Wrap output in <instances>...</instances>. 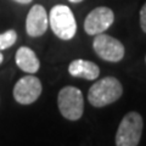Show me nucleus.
<instances>
[{"label":"nucleus","instance_id":"obj_1","mask_svg":"<svg viewBox=\"0 0 146 146\" xmlns=\"http://www.w3.org/2000/svg\"><path fill=\"white\" fill-rule=\"evenodd\" d=\"M123 94L122 83L115 77H105L90 86L88 100L94 107H105L116 102Z\"/></svg>","mask_w":146,"mask_h":146},{"label":"nucleus","instance_id":"obj_2","mask_svg":"<svg viewBox=\"0 0 146 146\" xmlns=\"http://www.w3.org/2000/svg\"><path fill=\"white\" fill-rule=\"evenodd\" d=\"M49 26L54 34L62 40H71L77 33V22L67 5H55L49 13Z\"/></svg>","mask_w":146,"mask_h":146},{"label":"nucleus","instance_id":"obj_3","mask_svg":"<svg viewBox=\"0 0 146 146\" xmlns=\"http://www.w3.org/2000/svg\"><path fill=\"white\" fill-rule=\"evenodd\" d=\"M144 121L140 113L131 111L123 117L116 133V146H138L141 139Z\"/></svg>","mask_w":146,"mask_h":146},{"label":"nucleus","instance_id":"obj_4","mask_svg":"<svg viewBox=\"0 0 146 146\" xmlns=\"http://www.w3.org/2000/svg\"><path fill=\"white\" fill-rule=\"evenodd\" d=\"M57 106L60 113L68 121H78L83 116L84 99L82 91L72 85H67L58 91Z\"/></svg>","mask_w":146,"mask_h":146},{"label":"nucleus","instance_id":"obj_5","mask_svg":"<svg viewBox=\"0 0 146 146\" xmlns=\"http://www.w3.org/2000/svg\"><path fill=\"white\" fill-rule=\"evenodd\" d=\"M93 48L98 56L107 62H119L125 54L124 45L119 40L104 33L95 35Z\"/></svg>","mask_w":146,"mask_h":146},{"label":"nucleus","instance_id":"obj_6","mask_svg":"<svg viewBox=\"0 0 146 146\" xmlns=\"http://www.w3.org/2000/svg\"><path fill=\"white\" fill-rule=\"evenodd\" d=\"M43 91L42 82L33 74L25 76L17 80L13 86V98L21 105H31L35 102Z\"/></svg>","mask_w":146,"mask_h":146},{"label":"nucleus","instance_id":"obj_7","mask_svg":"<svg viewBox=\"0 0 146 146\" xmlns=\"http://www.w3.org/2000/svg\"><path fill=\"white\" fill-rule=\"evenodd\" d=\"M115 21V13L110 7L99 6L91 10L84 21V31L89 35H96L107 31Z\"/></svg>","mask_w":146,"mask_h":146},{"label":"nucleus","instance_id":"obj_8","mask_svg":"<svg viewBox=\"0 0 146 146\" xmlns=\"http://www.w3.org/2000/svg\"><path fill=\"white\" fill-rule=\"evenodd\" d=\"M49 27V16L45 7L36 4L31 7L26 18V32L32 38L42 36Z\"/></svg>","mask_w":146,"mask_h":146},{"label":"nucleus","instance_id":"obj_9","mask_svg":"<svg viewBox=\"0 0 146 146\" xmlns=\"http://www.w3.org/2000/svg\"><path fill=\"white\" fill-rule=\"evenodd\" d=\"M68 72L72 77L83 78L86 80H95L100 76V68L96 63L83 58L73 60L68 66Z\"/></svg>","mask_w":146,"mask_h":146},{"label":"nucleus","instance_id":"obj_10","mask_svg":"<svg viewBox=\"0 0 146 146\" xmlns=\"http://www.w3.org/2000/svg\"><path fill=\"white\" fill-rule=\"evenodd\" d=\"M16 65L26 73H36L40 68V61L35 52L28 46H21L15 55Z\"/></svg>","mask_w":146,"mask_h":146},{"label":"nucleus","instance_id":"obj_11","mask_svg":"<svg viewBox=\"0 0 146 146\" xmlns=\"http://www.w3.org/2000/svg\"><path fill=\"white\" fill-rule=\"evenodd\" d=\"M17 40V33L15 29H9L0 34V51L11 48Z\"/></svg>","mask_w":146,"mask_h":146},{"label":"nucleus","instance_id":"obj_12","mask_svg":"<svg viewBox=\"0 0 146 146\" xmlns=\"http://www.w3.org/2000/svg\"><path fill=\"white\" fill-rule=\"evenodd\" d=\"M140 27L146 33V3L140 10Z\"/></svg>","mask_w":146,"mask_h":146},{"label":"nucleus","instance_id":"obj_13","mask_svg":"<svg viewBox=\"0 0 146 146\" xmlns=\"http://www.w3.org/2000/svg\"><path fill=\"white\" fill-rule=\"evenodd\" d=\"M15 3H18V4H22V5H27V4L32 3L33 0H13Z\"/></svg>","mask_w":146,"mask_h":146},{"label":"nucleus","instance_id":"obj_14","mask_svg":"<svg viewBox=\"0 0 146 146\" xmlns=\"http://www.w3.org/2000/svg\"><path fill=\"white\" fill-rule=\"evenodd\" d=\"M70 3H73V4H79V3H82L83 0H68Z\"/></svg>","mask_w":146,"mask_h":146},{"label":"nucleus","instance_id":"obj_15","mask_svg":"<svg viewBox=\"0 0 146 146\" xmlns=\"http://www.w3.org/2000/svg\"><path fill=\"white\" fill-rule=\"evenodd\" d=\"M3 61H4V55L0 51V63H3Z\"/></svg>","mask_w":146,"mask_h":146}]
</instances>
